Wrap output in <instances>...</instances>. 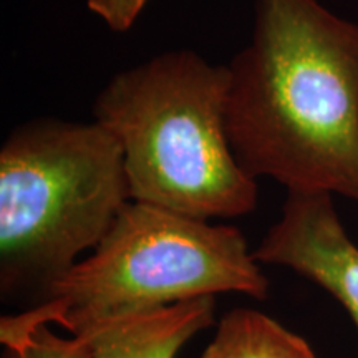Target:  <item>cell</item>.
Listing matches in <instances>:
<instances>
[{
  "label": "cell",
  "mask_w": 358,
  "mask_h": 358,
  "mask_svg": "<svg viewBox=\"0 0 358 358\" xmlns=\"http://www.w3.org/2000/svg\"><path fill=\"white\" fill-rule=\"evenodd\" d=\"M227 69L241 168L358 203V24L319 0H256L252 37Z\"/></svg>",
  "instance_id": "1"
},
{
  "label": "cell",
  "mask_w": 358,
  "mask_h": 358,
  "mask_svg": "<svg viewBox=\"0 0 358 358\" xmlns=\"http://www.w3.org/2000/svg\"><path fill=\"white\" fill-rule=\"evenodd\" d=\"M227 65L191 50L120 71L98 93L95 122L122 146L131 201L204 221L256 208L257 179L227 136Z\"/></svg>",
  "instance_id": "2"
},
{
  "label": "cell",
  "mask_w": 358,
  "mask_h": 358,
  "mask_svg": "<svg viewBox=\"0 0 358 358\" xmlns=\"http://www.w3.org/2000/svg\"><path fill=\"white\" fill-rule=\"evenodd\" d=\"M131 201L122 146L96 122L43 118L0 150V290L38 292L95 249Z\"/></svg>",
  "instance_id": "3"
},
{
  "label": "cell",
  "mask_w": 358,
  "mask_h": 358,
  "mask_svg": "<svg viewBox=\"0 0 358 358\" xmlns=\"http://www.w3.org/2000/svg\"><path fill=\"white\" fill-rule=\"evenodd\" d=\"M226 292L268 294L243 232L129 201L93 252L25 313L80 335L133 313Z\"/></svg>",
  "instance_id": "4"
},
{
  "label": "cell",
  "mask_w": 358,
  "mask_h": 358,
  "mask_svg": "<svg viewBox=\"0 0 358 358\" xmlns=\"http://www.w3.org/2000/svg\"><path fill=\"white\" fill-rule=\"evenodd\" d=\"M252 256L315 282L345 307L358 330V248L340 221L334 194L287 191L280 219Z\"/></svg>",
  "instance_id": "5"
},
{
  "label": "cell",
  "mask_w": 358,
  "mask_h": 358,
  "mask_svg": "<svg viewBox=\"0 0 358 358\" xmlns=\"http://www.w3.org/2000/svg\"><path fill=\"white\" fill-rule=\"evenodd\" d=\"M214 295L133 313L85 335L93 358H176L187 340L214 322Z\"/></svg>",
  "instance_id": "6"
},
{
  "label": "cell",
  "mask_w": 358,
  "mask_h": 358,
  "mask_svg": "<svg viewBox=\"0 0 358 358\" xmlns=\"http://www.w3.org/2000/svg\"><path fill=\"white\" fill-rule=\"evenodd\" d=\"M201 358H315V353L306 338L266 313L236 308L219 322Z\"/></svg>",
  "instance_id": "7"
},
{
  "label": "cell",
  "mask_w": 358,
  "mask_h": 358,
  "mask_svg": "<svg viewBox=\"0 0 358 358\" xmlns=\"http://www.w3.org/2000/svg\"><path fill=\"white\" fill-rule=\"evenodd\" d=\"M2 358H93L92 345L85 335L65 338L53 334L50 325L38 324L25 312L0 320Z\"/></svg>",
  "instance_id": "8"
},
{
  "label": "cell",
  "mask_w": 358,
  "mask_h": 358,
  "mask_svg": "<svg viewBox=\"0 0 358 358\" xmlns=\"http://www.w3.org/2000/svg\"><path fill=\"white\" fill-rule=\"evenodd\" d=\"M150 0H87L88 10L113 32H128Z\"/></svg>",
  "instance_id": "9"
}]
</instances>
